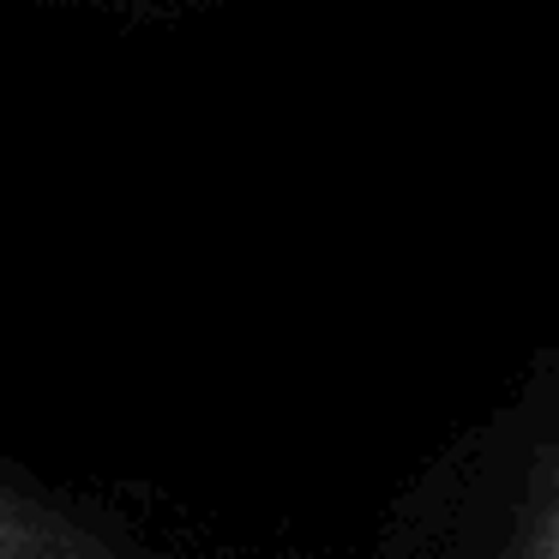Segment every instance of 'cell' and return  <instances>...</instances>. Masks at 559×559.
Wrapping results in <instances>:
<instances>
[{
  "label": "cell",
  "mask_w": 559,
  "mask_h": 559,
  "mask_svg": "<svg viewBox=\"0 0 559 559\" xmlns=\"http://www.w3.org/2000/svg\"><path fill=\"white\" fill-rule=\"evenodd\" d=\"M547 559H559V530H554V542H547Z\"/></svg>",
  "instance_id": "6da1fadb"
}]
</instances>
